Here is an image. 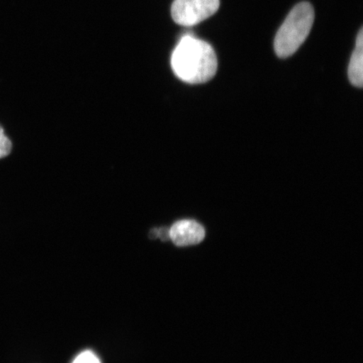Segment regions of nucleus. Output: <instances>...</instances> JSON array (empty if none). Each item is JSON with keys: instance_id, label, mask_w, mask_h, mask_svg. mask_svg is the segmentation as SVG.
Masks as SVG:
<instances>
[{"instance_id": "f257e3e1", "label": "nucleus", "mask_w": 363, "mask_h": 363, "mask_svg": "<svg viewBox=\"0 0 363 363\" xmlns=\"http://www.w3.org/2000/svg\"><path fill=\"white\" fill-rule=\"evenodd\" d=\"M171 65L180 80L190 84H201L214 78L218 62L210 44L185 35L172 52Z\"/></svg>"}, {"instance_id": "f03ea898", "label": "nucleus", "mask_w": 363, "mask_h": 363, "mask_svg": "<svg viewBox=\"0 0 363 363\" xmlns=\"http://www.w3.org/2000/svg\"><path fill=\"white\" fill-rule=\"evenodd\" d=\"M315 21L314 8L302 2L294 7L280 27L274 40V50L280 58H287L305 43Z\"/></svg>"}, {"instance_id": "7ed1b4c3", "label": "nucleus", "mask_w": 363, "mask_h": 363, "mask_svg": "<svg viewBox=\"0 0 363 363\" xmlns=\"http://www.w3.org/2000/svg\"><path fill=\"white\" fill-rule=\"evenodd\" d=\"M219 7L220 0H174L171 15L177 24L189 27L215 15Z\"/></svg>"}, {"instance_id": "20e7f679", "label": "nucleus", "mask_w": 363, "mask_h": 363, "mask_svg": "<svg viewBox=\"0 0 363 363\" xmlns=\"http://www.w3.org/2000/svg\"><path fill=\"white\" fill-rule=\"evenodd\" d=\"M169 237L176 246H193L202 242L206 237V230L196 221L183 220L172 225L169 229Z\"/></svg>"}, {"instance_id": "39448f33", "label": "nucleus", "mask_w": 363, "mask_h": 363, "mask_svg": "<svg viewBox=\"0 0 363 363\" xmlns=\"http://www.w3.org/2000/svg\"><path fill=\"white\" fill-rule=\"evenodd\" d=\"M348 78L351 84L357 88L363 85V29L358 33L356 48L352 53L348 67Z\"/></svg>"}, {"instance_id": "423d86ee", "label": "nucleus", "mask_w": 363, "mask_h": 363, "mask_svg": "<svg viewBox=\"0 0 363 363\" xmlns=\"http://www.w3.org/2000/svg\"><path fill=\"white\" fill-rule=\"evenodd\" d=\"M12 150V143L4 134L2 126H0V159L10 155Z\"/></svg>"}, {"instance_id": "0eeeda50", "label": "nucleus", "mask_w": 363, "mask_h": 363, "mask_svg": "<svg viewBox=\"0 0 363 363\" xmlns=\"http://www.w3.org/2000/svg\"><path fill=\"white\" fill-rule=\"evenodd\" d=\"M72 363H101V362L94 352L84 351L77 356Z\"/></svg>"}, {"instance_id": "6e6552de", "label": "nucleus", "mask_w": 363, "mask_h": 363, "mask_svg": "<svg viewBox=\"0 0 363 363\" xmlns=\"http://www.w3.org/2000/svg\"><path fill=\"white\" fill-rule=\"evenodd\" d=\"M150 238L155 239L159 238L166 242L167 240H170L169 237V229L167 228H156L153 229L150 233Z\"/></svg>"}]
</instances>
